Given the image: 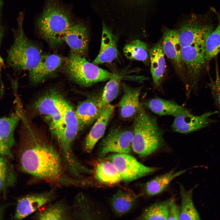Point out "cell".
I'll return each mask as SVG.
<instances>
[{"label":"cell","mask_w":220,"mask_h":220,"mask_svg":"<svg viewBox=\"0 0 220 220\" xmlns=\"http://www.w3.org/2000/svg\"><path fill=\"white\" fill-rule=\"evenodd\" d=\"M18 150L20 170L35 179L56 186H83L84 180L68 173L60 152L23 123Z\"/></svg>","instance_id":"1"},{"label":"cell","mask_w":220,"mask_h":220,"mask_svg":"<svg viewBox=\"0 0 220 220\" xmlns=\"http://www.w3.org/2000/svg\"><path fill=\"white\" fill-rule=\"evenodd\" d=\"M74 23L68 7L58 0H48L36 27L41 37L54 46L62 42L63 34Z\"/></svg>","instance_id":"2"},{"label":"cell","mask_w":220,"mask_h":220,"mask_svg":"<svg viewBox=\"0 0 220 220\" xmlns=\"http://www.w3.org/2000/svg\"><path fill=\"white\" fill-rule=\"evenodd\" d=\"M131 147L141 157L155 152L163 145L164 140L156 120L141 105L135 115Z\"/></svg>","instance_id":"3"},{"label":"cell","mask_w":220,"mask_h":220,"mask_svg":"<svg viewBox=\"0 0 220 220\" xmlns=\"http://www.w3.org/2000/svg\"><path fill=\"white\" fill-rule=\"evenodd\" d=\"M24 15L17 18V28L13 29L14 41L7 52L6 62L14 70L30 71L37 65L42 55L39 47L25 35L23 28Z\"/></svg>","instance_id":"4"},{"label":"cell","mask_w":220,"mask_h":220,"mask_svg":"<svg viewBox=\"0 0 220 220\" xmlns=\"http://www.w3.org/2000/svg\"><path fill=\"white\" fill-rule=\"evenodd\" d=\"M65 99L58 91L51 90L38 99L34 104V110L44 116L48 122L60 151L64 146L63 104Z\"/></svg>","instance_id":"5"},{"label":"cell","mask_w":220,"mask_h":220,"mask_svg":"<svg viewBox=\"0 0 220 220\" xmlns=\"http://www.w3.org/2000/svg\"><path fill=\"white\" fill-rule=\"evenodd\" d=\"M65 68L67 75L71 79L85 87L121 76L98 67L88 61L83 57L72 54L66 60Z\"/></svg>","instance_id":"6"},{"label":"cell","mask_w":220,"mask_h":220,"mask_svg":"<svg viewBox=\"0 0 220 220\" xmlns=\"http://www.w3.org/2000/svg\"><path fill=\"white\" fill-rule=\"evenodd\" d=\"M63 113L64 146L60 152L68 172L72 175H76L84 168V166L75 156L72 148V142L80 129L75 110L65 99L63 104Z\"/></svg>","instance_id":"7"},{"label":"cell","mask_w":220,"mask_h":220,"mask_svg":"<svg viewBox=\"0 0 220 220\" xmlns=\"http://www.w3.org/2000/svg\"><path fill=\"white\" fill-rule=\"evenodd\" d=\"M129 154L116 153L109 158L120 174L123 181L129 183L160 169L148 167L139 162Z\"/></svg>","instance_id":"8"},{"label":"cell","mask_w":220,"mask_h":220,"mask_svg":"<svg viewBox=\"0 0 220 220\" xmlns=\"http://www.w3.org/2000/svg\"><path fill=\"white\" fill-rule=\"evenodd\" d=\"M133 132L119 128L111 130L101 144L100 156L101 157L110 152L129 154L131 152Z\"/></svg>","instance_id":"9"},{"label":"cell","mask_w":220,"mask_h":220,"mask_svg":"<svg viewBox=\"0 0 220 220\" xmlns=\"http://www.w3.org/2000/svg\"><path fill=\"white\" fill-rule=\"evenodd\" d=\"M17 102L15 111L9 116L0 118V156L12 157L11 149L15 144V129L22 114L20 103Z\"/></svg>","instance_id":"10"},{"label":"cell","mask_w":220,"mask_h":220,"mask_svg":"<svg viewBox=\"0 0 220 220\" xmlns=\"http://www.w3.org/2000/svg\"><path fill=\"white\" fill-rule=\"evenodd\" d=\"M56 196L55 191L52 189L28 194L21 197L17 202L14 218L16 219L24 218L50 203Z\"/></svg>","instance_id":"11"},{"label":"cell","mask_w":220,"mask_h":220,"mask_svg":"<svg viewBox=\"0 0 220 220\" xmlns=\"http://www.w3.org/2000/svg\"><path fill=\"white\" fill-rule=\"evenodd\" d=\"M218 112H209L199 116L190 113L189 112L180 114L174 117L172 125L175 131L182 134L189 133L207 127L213 122L210 118Z\"/></svg>","instance_id":"12"},{"label":"cell","mask_w":220,"mask_h":220,"mask_svg":"<svg viewBox=\"0 0 220 220\" xmlns=\"http://www.w3.org/2000/svg\"><path fill=\"white\" fill-rule=\"evenodd\" d=\"M181 57L188 73L196 79L207 64L205 57L204 45L195 44L182 47Z\"/></svg>","instance_id":"13"},{"label":"cell","mask_w":220,"mask_h":220,"mask_svg":"<svg viewBox=\"0 0 220 220\" xmlns=\"http://www.w3.org/2000/svg\"><path fill=\"white\" fill-rule=\"evenodd\" d=\"M61 41L69 46L71 54L83 57L88 49V30L83 24L74 23L63 34Z\"/></svg>","instance_id":"14"},{"label":"cell","mask_w":220,"mask_h":220,"mask_svg":"<svg viewBox=\"0 0 220 220\" xmlns=\"http://www.w3.org/2000/svg\"><path fill=\"white\" fill-rule=\"evenodd\" d=\"M115 108L114 105L109 104L103 108L86 138L84 148L87 152L92 151L96 143L103 135Z\"/></svg>","instance_id":"15"},{"label":"cell","mask_w":220,"mask_h":220,"mask_svg":"<svg viewBox=\"0 0 220 220\" xmlns=\"http://www.w3.org/2000/svg\"><path fill=\"white\" fill-rule=\"evenodd\" d=\"M62 58L55 54L42 55L35 67L29 71V78L34 84L42 82L61 65Z\"/></svg>","instance_id":"16"},{"label":"cell","mask_w":220,"mask_h":220,"mask_svg":"<svg viewBox=\"0 0 220 220\" xmlns=\"http://www.w3.org/2000/svg\"><path fill=\"white\" fill-rule=\"evenodd\" d=\"M213 29L211 24L202 26L191 24L184 26L178 31L181 47L195 44L204 45L206 38Z\"/></svg>","instance_id":"17"},{"label":"cell","mask_w":220,"mask_h":220,"mask_svg":"<svg viewBox=\"0 0 220 220\" xmlns=\"http://www.w3.org/2000/svg\"><path fill=\"white\" fill-rule=\"evenodd\" d=\"M102 28L100 50L92 62L96 65L111 62L118 55L115 36L105 25L103 24Z\"/></svg>","instance_id":"18"},{"label":"cell","mask_w":220,"mask_h":220,"mask_svg":"<svg viewBox=\"0 0 220 220\" xmlns=\"http://www.w3.org/2000/svg\"><path fill=\"white\" fill-rule=\"evenodd\" d=\"M122 86L123 94L119 103V108L121 116L128 119L136 115L141 106L139 100L141 90L132 88L125 84Z\"/></svg>","instance_id":"19"},{"label":"cell","mask_w":220,"mask_h":220,"mask_svg":"<svg viewBox=\"0 0 220 220\" xmlns=\"http://www.w3.org/2000/svg\"><path fill=\"white\" fill-rule=\"evenodd\" d=\"M32 218L34 219L41 220L73 219L71 206L63 199L50 204L38 211Z\"/></svg>","instance_id":"20"},{"label":"cell","mask_w":220,"mask_h":220,"mask_svg":"<svg viewBox=\"0 0 220 220\" xmlns=\"http://www.w3.org/2000/svg\"><path fill=\"white\" fill-rule=\"evenodd\" d=\"M93 173L97 182L103 185H115L122 181L120 174L108 159L98 161L95 165Z\"/></svg>","instance_id":"21"},{"label":"cell","mask_w":220,"mask_h":220,"mask_svg":"<svg viewBox=\"0 0 220 220\" xmlns=\"http://www.w3.org/2000/svg\"><path fill=\"white\" fill-rule=\"evenodd\" d=\"M162 49L164 54L173 62L176 67L182 68L183 64L181 57L180 46L178 31L169 29L164 33Z\"/></svg>","instance_id":"22"},{"label":"cell","mask_w":220,"mask_h":220,"mask_svg":"<svg viewBox=\"0 0 220 220\" xmlns=\"http://www.w3.org/2000/svg\"><path fill=\"white\" fill-rule=\"evenodd\" d=\"M143 105L159 116L174 117L189 112L187 109L173 101L159 98L151 99L143 103Z\"/></svg>","instance_id":"23"},{"label":"cell","mask_w":220,"mask_h":220,"mask_svg":"<svg viewBox=\"0 0 220 220\" xmlns=\"http://www.w3.org/2000/svg\"><path fill=\"white\" fill-rule=\"evenodd\" d=\"M150 71L153 83L156 87L160 86L165 72L166 64L162 44H156L149 51Z\"/></svg>","instance_id":"24"},{"label":"cell","mask_w":220,"mask_h":220,"mask_svg":"<svg viewBox=\"0 0 220 220\" xmlns=\"http://www.w3.org/2000/svg\"><path fill=\"white\" fill-rule=\"evenodd\" d=\"M98 102L88 99L79 104L75 113L80 129L91 124L98 117L103 109L100 107Z\"/></svg>","instance_id":"25"},{"label":"cell","mask_w":220,"mask_h":220,"mask_svg":"<svg viewBox=\"0 0 220 220\" xmlns=\"http://www.w3.org/2000/svg\"><path fill=\"white\" fill-rule=\"evenodd\" d=\"M188 169L176 172L173 169L164 174L152 179L145 185V193L149 196L160 194L166 188L174 179L183 174Z\"/></svg>","instance_id":"26"},{"label":"cell","mask_w":220,"mask_h":220,"mask_svg":"<svg viewBox=\"0 0 220 220\" xmlns=\"http://www.w3.org/2000/svg\"><path fill=\"white\" fill-rule=\"evenodd\" d=\"M137 198V196L133 193L119 189L111 198L112 210L117 215L122 216L132 209Z\"/></svg>","instance_id":"27"},{"label":"cell","mask_w":220,"mask_h":220,"mask_svg":"<svg viewBox=\"0 0 220 220\" xmlns=\"http://www.w3.org/2000/svg\"><path fill=\"white\" fill-rule=\"evenodd\" d=\"M179 186L181 206L179 220L200 219L199 214L193 201V189L186 190L181 184Z\"/></svg>","instance_id":"28"},{"label":"cell","mask_w":220,"mask_h":220,"mask_svg":"<svg viewBox=\"0 0 220 220\" xmlns=\"http://www.w3.org/2000/svg\"><path fill=\"white\" fill-rule=\"evenodd\" d=\"M214 10L218 22L217 27L207 36L204 42L205 57L207 64L220 51V13Z\"/></svg>","instance_id":"29"},{"label":"cell","mask_w":220,"mask_h":220,"mask_svg":"<svg viewBox=\"0 0 220 220\" xmlns=\"http://www.w3.org/2000/svg\"><path fill=\"white\" fill-rule=\"evenodd\" d=\"M172 198L154 204L145 209L138 217L142 220H167Z\"/></svg>","instance_id":"30"},{"label":"cell","mask_w":220,"mask_h":220,"mask_svg":"<svg viewBox=\"0 0 220 220\" xmlns=\"http://www.w3.org/2000/svg\"><path fill=\"white\" fill-rule=\"evenodd\" d=\"M148 49L146 43L137 39L126 44L123 51L124 55L128 59L144 61L148 59Z\"/></svg>","instance_id":"31"},{"label":"cell","mask_w":220,"mask_h":220,"mask_svg":"<svg viewBox=\"0 0 220 220\" xmlns=\"http://www.w3.org/2000/svg\"><path fill=\"white\" fill-rule=\"evenodd\" d=\"M16 179L13 166L5 157L0 156V191L13 186Z\"/></svg>","instance_id":"32"},{"label":"cell","mask_w":220,"mask_h":220,"mask_svg":"<svg viewBox=\"0 0 220 220\" xmlns=\"http://www.w3.org/2000/svg\"><path fill=\"white\" fill-rule=\"evenodd\" d=\"M128 79L123 76L110 79L105 85L100 99L98 101V104L101 108L104 107L113 101L118 94L119 83L123 79Z\"/></svg>","instance_id":"33"},{"label":"cell","mask_w":220,"mask_h":220,"mask_svg":"<svg viewBox=\"0 0 220 220\" xmlns=\"http://www.w3.org/2000/svg\"><path fill=\"white\" fill-rule=\"evenodd\" d=\"M87 198L82 193L75 196L71 206L73 219H86L91 217L90 215L91 207Z\"/></svg>","instance_id":"34"},{"label":"cell","mask_w":220,"mask_h":220,"mask_svg":"<svg viewBox=\"0 0 220 220\" xmlns=\"http://www.w3.org/2000/svg\"><path fill=\"white\" fill-rule=\"evenodd\" d=\"M210 89L216 106L220 113V76L218 64L215 68V78L207 83Z\"/></svg>","instance_id":"35"},{"label":"cell","mask_w":220,"mask_h":220,"mask_svg":"<svg viewBox=\"0 0 220 220\" xmlns=\"http://www.w3.org/2000/svg\"><path fill=\"white\" fill-rule=\"evenodd\" d=\"M180 213V208L172 199L169 206L167 220H179Z\"/></svg>","instance_id":"36"},{"label":"cell","mask_w":220,"mask_h":220,"mask_svg":"<svg viewBox=\"0 0 220 220\" xmlns=\"http://www.w3.org/2000/svg\"><path fill=\"white\" fill-rule=\"evenodd\" d=\"M3 4V0H0V48L1 42L4 34V28L2 24V17ZM3 61L0 55V67L3 66Z\"/></svg>","instance_id":"37"},{"label":"cell","mask_w":220,"mask_h":220,"mask_svg":"<svg viewBox=\"0 0 220 220\" xmlns=\"http://www.w3.org/2000/svg\"><path fill=\"white\" fill-rule=\"evenodd\" d=\"M2 218V210L0 208V219Z\"/></svg>","instance_id":"38"}]
</instances>
